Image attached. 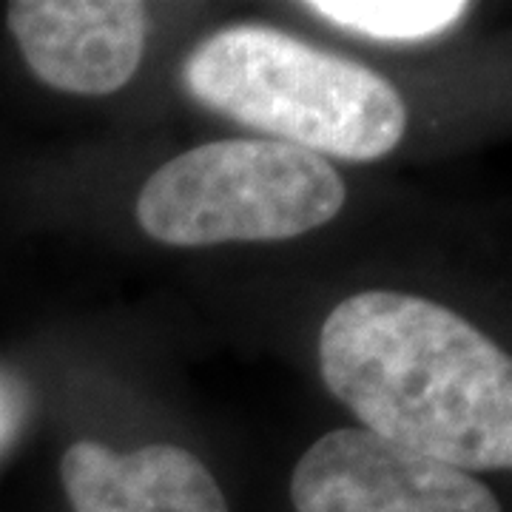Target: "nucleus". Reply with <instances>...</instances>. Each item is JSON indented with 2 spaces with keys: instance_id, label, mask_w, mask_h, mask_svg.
Wrapping results in <instances>:
<instances>
[{
  "instance_id": "4",
  "label": "nucleus",
  "mask_w": 512,
  "mask_h": 512,
  "mask_svg": "<svg viewBox=\"0 0 512 512\" xmlns=\"http://www.w3.org/2000/svg\"><path fill=\"white\" fill-rule=\"evenodd\" d=\"M296 512H501L490 487L362 427L308 447L291 478Z\"/></svg>"
},
{
  "instance_id": "3",
  "label": "nucleus",
  "mask_w": 512,
  "mask_h": 512,
  "mask_svg": "<svg viewBox=\"0 0 512 512\" xmlns=\"http://www.w3.org/2000/svg\"><path fill=\"white\" fill-rule=\"evenodd\" d=\"M345 180L319 154L276 140H220L160 165L137 197L148 237L205 248L308 234L345 205Z\"/></svg>"
},
{
  "instance_id": "7",
  "label": "nucleus",
  "mask_w": 512,
  "mask_h": 512,
  "mask_svg": "<svg viewBox=\"0 0 512 512\" xmlns=\"http://www.w3.org/2000/svg\"><path fill=\"white\" fill-rule=\"evenodd\" d=\"M305 9L376 40H427L470 12L464 0H311Z\"/></svg>"
},
{
  "instance_id": "2",
  "label": "nucleus",
  "mask_w": 512,
  "mask_h": 512,
  "mask_svg": "<svg viewBox=\"0 0 512 512\" xmlns=\"http://www.w3.org/2000/svg\"><path fill=\"white\" fill-rule=\"evenodd\" d=\"M183 86L205 109L319 157L379 160L407 128L390 80L271 26L245 23L205 37L185 60Z\"/></svg>"
},
{
  "instance_id": "1",
  "label": "nucleus",
  "mask_w": 512,
  "mask_h": 512,
  "mask_svg": "<svg viewBox=\"0 0 512 512\" xmlns=\"http://www.w3.org/2000/svg\"><path fill=\"white\" fill-rule=\"evenodd\" d=\"M328 390L367 433L456 470L512 464V362L439 302L362 291L319 333Z\"/></svg>"
},
{
  "instance_id": "6",
  "label": "nucleus",
  "mask_w": 512,
  "mask_h": 512,
  "mask_svg": "<svg viewBox=\"0 0 512 512\" xmlns=\"http://www.w3.org/2000/svg\"><path fill=\"white\" fill-rule=\"evenodd\" d=\"M60 478L74 512H228L211 470L174 444L114 453L77 441L63 453Z\"/></svg>"
},
{
  "instance_id": "5",
  "label": "nucleus",
  "mask_w": 512,
  "mask_h": 512,
  "mask_svg": "<svg viewBox=\"0 0 512 512\" xmlns=\"http://www.w3.org/2000/svg\"><path fill=\"white\" fill-rule=\"evenodd\" d=\"M6 26L37 80L100 97L140 69L148 23L146 6L134 0H15Z\"/></svg>"
}]
</instances>
